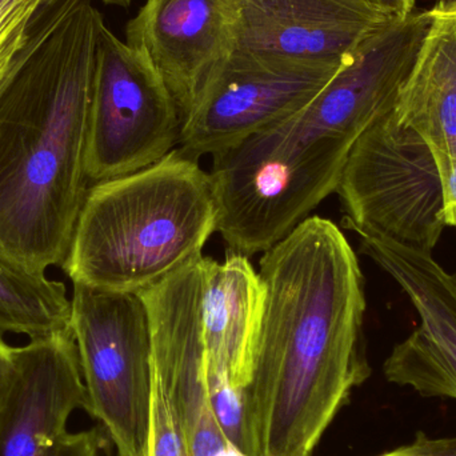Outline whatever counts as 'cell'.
Instances as JSON below:
<instances>
[{"instance_id": "6da1fadb", "label": "cell", "mask_w": 456, "mask_h": 456, "mask_svg": "<svg viewBox=\"0 0 456 456\" xmlns=\"http://www.w3.org/2000/svg\"><path fill=\"white\" fill-rule=\"evenodd\" d=\"M265 297L244 388L260 456H313L370 375L366 292L339 227L308 216L263 252Z\"/></svg>"}, {"instance_id": "7a4b0ae2", "label": "cell", "mask_w": 456, "mask_h": 456, "mask_svg": "<svg viewBox=\"0 0 456 456\" xmlns=\"http://www.w3.org/2000/svg\"><path fill=\"white\" fill-rule=\"evenodd\" d=\"M103 15L43 0L0 88V251L45 273L69 255L91 184L88 128Z\"/></svg>"}, {"instance_id": "3957f363", "label": "cell", "mask_w": 456, "mask_h": 456, "mask_svg": "<svg viewBox=\"0 0 456 456\" xmlns=\"http://www.w3.org/2000/svg\"><path fill=\"white\" fill-rule=\"evenodd\" d=\"M216 226L210 173L175 149L90 187L61 267L72 283L139 294L203 256Z\"/></svg>"}, {"instance_id": "277c9868", "label": "cell", "mask_w": 456, "mask_h": 456, "mask_svg": "<svg viewBox=\"0 0 456 456\" xmlns=\"http://www.w3.org/2000/svg\"><path fill=\"white\" fill-rule=\"evenodd\" d=\"M337 194L343 224L433 252L446 228L441 174L430 146L396 120L394 110L364 131L348 155Z\"/></svg>"}, {"instance_id": "5b68a950", "label": "cell", "mask_w": 456, "mask_h": 456, "mask_svg": "<svg viewBox=\"0 0 456 456\" xmlns=\"http://www.w3.org/2000/svg\"><path fill=\"white\" fill-rule=\"evenodd\" d=\"M71 330L91 417L118 456H149L152 343L141 295L74 283Z\"/></svg>"}, {"instance_id": "8992f818", "label": "cell", "mask_w": 456, "mask_h": 456, "mask_svg": "<svg viewBox=\"0 0 456 456\" xmlns=\"http://www.w3.org/2000/svg\"><path fill=\"white\" fill-rule=\"evenodd\" d=\"M181 111L162 77L104 21L86 155L91 186L155 165L181 144Z\"/></svg>"}, {"instance_id": "52a82bcc", "label": "cell", "mask_w": 456, "mask_h": 456, "mask_svg": "<svg viewBox=\"0 0 456 456\" xmlns=\"http://www.w3.org/2000/svg\"><path fill=\"white\" fill-rule=\"evenodd\" d=\"M347 63L236 48L184 117L181 149L197 158L235 149L305 109Z\"/></svg>"}, {"instance_id": "ba28073f", "label": "cell", "mask_w": 456, "mask_h": 456, "mask_svg": "<svg viewBox=\"0 0 456 456\" xmlns=\"http://www.w3.org/2000/svg\"><path fill=\"white\" fill-rule=\"evenodd\" d=\"M431 20L426 10L383 24L305 109L268 131L289 143L335 142L353 149L367 128L393 111Z\"/></svg>"}, {"instance_id": "9c48e42d", "label": "cell", "mask_w": 456, "mask_h": 456, "mask_svg": "<svg viewBox=\"0 0 456 456\" xmlns=\"http://www.w3.org/2000/svg\"><path fill=\"white\" fill-rule=\"evenodd\" d=\"M87 409L72 330L13 347L0 398V456H101V430H67L69 415Z\"/></svg>"}, {"instance_id": "30bf717a", "label": "cell", "mask_w": 456, "mask_h": 456, "mask_svg": "<svg viewBox=\"0 0 456 456\" xmlns=\"http://www.w3.org/2000/svg\"><path fill=\"white\" fill-rule=\"evenodd\" d=\"M205 259L139 292L149 313L152 371L173 402L191 456H244L228 442L208 396L202 338Z\"/></svg>"}, {"instance_id": "8fae6325", "label": "cell", "mask_w": 456, "mask_h": 456, "mask_svg": "<svg viewBox=\"0 0 456 456\" xmlns=\"http://www.w3.org/2000/svg\"><path fill=\"white\" fill-rule=\"evenodd\" d=\"M361 252L393 276L419 315L417 329L386 359V379L426 398L456 401V273L431 252L382 238H361Z\"/></svg>"}, {"instance_id": "7c38bea8", "label": "cell", "mask_w": 456, "mask_h": 456, "mask_svg": "<svg viewBox=\"0 0 456 456\" xmlns=\"http://www.w3.org/2000/svg\"><path fill=\"white\" fill-rule=\"evenodd\" d=\"M238 18L236 0H144L126 26V43L162 77L182 122L238 47Z\"/></svg>"}, {"instance_id": "4fadbf2b", "label": "cell", "mask_w": 456, "mask_h": 456, "mask_svg": "<svg viewBox=\"0 0 456 456\" xmlns=\"http://www.w3.org/2000/svg\"><path fill=\"white\" fill-rule=\"evenodd\" d=\"M238 47L346 63L394 16L366 0H236Z\"/></svg>"}, {"instance_id": "5bb4252c", "label": "cell", "mask_w": 456, "mask_h": 456, "mask_svg": "<svg viewBox=\"0 0 456 456\" xmlns=\"http://www.w3.org/2000/svg\"><path fill=\"white\" fill-rule=\"evenodd\" d=\"M265 291L248 256L230 251L224 262L205 259L202 338L208 375L246 388L265 307Z\"/></svg>"}, {"instance_id": "9a60e30c", "label": "cell", "mask_w": 456, "mask_h": 456, "mask_svg": "<svg viewBox=\"0 0 456 456\" xmlns=\"http://www.w3.org/2000/svg\"><path fill=\"white\" fill-rule=\"evenodd\" d=\"M394 115L422 136L436 162L456 163V3L438 2Z\"/></svg>"}, {"instance_id": "2e32d148", "label": "cell", "mask_w": 456, "mask_h": 456, "mask_svg": "<svg viewBox=\"0 0 456 456\" xmlns=\"http://www.w3.org/2000/svg\"><path fill=\"white\" fill-rule=\"evenodd\" d=\"M71 299L64 283L32 273L0 251V335L29 339L71 330Z\"/></svg>"}, {"instance_id": "e0dca14e", "label": "cell", "mask_w": 456, "mask_h": 456, "mask_svg": "<svg viewBox=\"0 0 456 456\" xmlns=\"http://www.w3.org/2000/svg\"><path fill=\"white\" fill-rule=\"evenodd\" d=\"M206 379L211 406L228 442L244 456H260L244 388L235 387L221 375L206 374Z\"/></svg>"}, {"instance_id": "ac0fdd59", "label": "cell", "mask_w": 456, "mask_h": 456, "mask_svg": "<svg viewBox=\"0 0 456 456\" xmlns=\"http://www.w3.org/2000/svg\"><path fill=\"white\" fill-rule=\"evenodd\" d=\"M149 456H191L173 402L154 371Z\"/></svg>"}, {"instance_id": "d6986e66", "label": "cell", "mask_w": 456, "mask_h": 456, "mask_svg": "<svg viewBox=\"0 0 456 456\" xmlns=\"http://www.w3.org/2000/svg\"><path fill=\"white\" fill-rule=\"evenodd\" d=\"M43 0H0V87L10 77Z\"/></svg>"}, {"instance_id": "ffe728a7", "label": "cell", "mask_w": 456, "mask_h": 456, "mask_svg": "<svg viewBox=\"0 0 456 456\" xmlns=\"http://www.w3.org/2000/svg\"><path fill=\"white\" fill-rule=\"evenodd\" d=\"M377 456H456V436L431 438L418 433L411 444Z\"/></svg>"}, {"instance_id": "44dd1931", "label": "cell", "mask_w": 456, "mask_h": 456, "mask_svg": "<svg viewBox=\"0 0 456 456\" xmlns=\"http://www.w3.org/2000/svg\"><path fill=\"white\" fill-rule=\"evenodd\" d=\"M444 190V221L447 227L456 228V163L436 162Z\"/></svg>"}, {"instance_id": "7402d4cb", "label": "cell", "mask_w": 456, "mask_h": 456, "mask_svg": "<svg viewBox=\"0 0 456 456\" xmlns=\"http://www.w3.org/2000/svg\"><path fill=\"white\" fill-rule=\"evenodd\" d=\"M394 18H404L415 11V0H366Z\"/></svg>"}, {"instance_id": "603a6c76", "label": "cell", "mask_w": 456, "mask_h": 456, "mask_svg": "<svg viewBox=\"0 0 456 456\" xmlns=\"http://www.w3.org/2000/svg\"><path fill=\"white\" fill-rule=\"evenodd\" d=\"M12 350L13 347L7 345L4 338L0 335V398L10 379L11 369H12Z\"/></svg>"}, {"instance_id": "cb8c5ba5", "label": "cell", "mask_w": 456, "mask_h": 456, "mask_svg": "<svg viewBox=\"0 0 456 456\" xmlns=\"http://www.w3.org/2000/svg\"><path fill=\"white\" fill-rule=\"evenodd\" d=\"M106 4L120 5V7H128L133 0H102Z\"/></svg>"}, {"instance_id": "d4e9b609", "label": "cell", "mask_w": 456, "mask_h": 456, "mask_svg": "<svg viewBox=\"0 0 456 456\" xmlns=\"http://www.w3.org/2000/svg\"><path fill=\"white\" fill-rule=\"evenodd\" d=\"M439 2H444V3H456V0H439Z\"/></svg>"}]
</instances>
